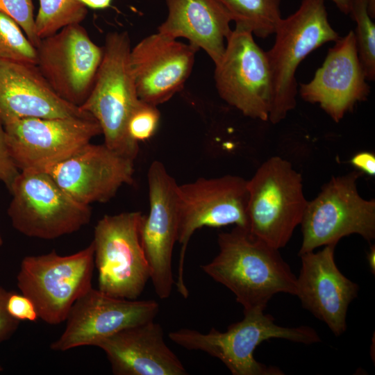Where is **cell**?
Segmentation results:
<instances>
[{"label":"cell","instance_id":"6da1fadb","mask_svg":"<svg viewBox=\"0 0 375 375\" xmlns=\"http://www.w3.org/2000/svg\"><path fill=\"white\" fill-rule=\"evenodd\" d=\"M219 253L203 271L229 289L244 312L264 310L277 293L296 295L297 277L276 249L235 226L219 233Z\"/></svg>","mask_w":375,"mask_h":375},{"label":"cell","instance_id":"7a4b0ae2","mask_svg":"<svg viewBox=\"0 0 375 375\" xmlns=\"http://www.w3.org/2000/svg\"><path fill=\"white\" fill-rule=\"evenodd\" d=\"M131 44L126 32L109 33L92 90L80 106L99 123L104 144L134 160L139 144L128 134L129 118L139 103L130 62Z\"/></svg>","mask_w":375,"mask_h":375},{"label":"cell","instance_id":"3957f363","mask_svg":"<svg viewBox=\"0 0 375 375\" xmlns=\"http://www.w3.org/2000/svg\"><path fill=\"white\" fill-rule=\"evenodd\" d=\"M244 316L225 332L214 328L206 333L181 328L170 332L169 338L188 350L204 351L219 359L233 375L283 374L278 367L267 366L254 358L256 348L263 341L281 338L304 344L321 341L312 328L278 326L272 315L261 310L244 312Z\"/></svg>","mask_w":375,"mask_h":375},{"label":"cell","instance_id":"277c9868","mask_svg":"<svg viewBox=\"0 0 375 375\" xmlns=\"http://www.w3.org/2000/svg\"><path fill=\"white\" fill-rule=\"evenodd\" d=\"M273 47L266 53L272 77L269 120L284 119L297 103V69L312 51L340 37L328 22L325 0H301L299 8L281 19Z\"/></svg>","mask_w":375,"mask_h":375},{"label":"cell","instance_id":"5b68a950","mask_svg":"<svg viewBox=\"0 0 375 375\" xmlns=\"http://www.w3.org/2000/svg\"><path fill=\"white\" fill-rule=\"evenodd\" d=\"M247 188L248 231L276 249L284 247L308 203L301 175L288 160L273 156L247 181Z\"/></svg>","mask_w":375,"mask_h":375},{"label":"cell","instance_id":"8992f818","mask_svg":"<svg viewBox=\"0 0 375 375\" xmlns=\"http://www.w3.org/2000/svg\"><path fill=\"white\" fill-rule=\"evenodd\" d=\"M94 267V247L67 256L55 250L24 257L17 276L21 293L33 303L38 318L56 325L65 322L75 301L90 290Z\"/></svg>","mask_w":375,"mask_h":375},{"label":"cell","instance_id":"52a82bcc","mask_svg":"<svg viewBox=\"0 0 375 375\" xmlns=\"http://www.w3.org/2000/svg\"><path fill=\"white\" fill-rule=\"evenodd\" d=\"M9 191L8 217L13 228L27 237L56 239L91 219L90 206L74 199L47 172L20 171Z\"/></svg>","mask_w":375,"mask_h":375},{"label":"cell","instance_id":"ba28073f","mask_svg":"<svg viewBox=\"0 0 375 375\" xmlns=\"http://www.w3.org/2000/svg\"><path fill=\"white\" fill-rule=\"evenodd\" d=\"M142 217L137 211L106 215L94 227L98 290L109 296L137 299L150 279L140 239Z\"/></svg>","mask_w":375,"mask_h":375},{"label":"cell","instance_id":"9c48e42d","mask_svg":"<svg viewBox=\"0 0 375 375\" xmlns=\"http://www.w3.org/2000/svg\"><path fill=\"white\" fill-rule=\"evenodd\" d=\"M247 181L233 175L206 178L177 186L178 235L181 245L177 281L178 292L189 295L184 281V260L188 242L203 226L222 227L230 224L247 228Z\"/></svg>","mask_w":375,"mask_h":375},{"label":"cell","instance_id":"30bf717a","mask_svg":"<svg viewBox=\"0 0 375 375\" xmlns=\"http://www.w3.org/2000/svg\"><path fill=\"white\" fill-rule=\"evenodd\" d=\"M361 172L332 177L319 194L308 201L301 221L303 240L299 255L321 246L337 244L343 237L358 234L375 238V200L362 198L357 188Z\"/></svg>","mask_w":375,"mask_h":375},{"label":"cell","instance_id":"8fae6325","mask_svg":"<svg viewBox=\"0 0 375 375\" xmlns=\"http://www.w3.org/2000/svg\"><path fill=\"white\" fill-rule=\"evenodd\" d=\"M3 126L10 155L19 171L47 172L101 134L91 115L24 118Z\"/></svg>","mask_w":375,"mask_h":375},{"label":"cell","instance_id":"7c38bea8","mask_svg":"<svg viewBox=\"0 0 375 375\" xmlns=\"http://www.w3.org/2000/svg\"><path fill=\"white\" fill-rule=\"evenodd\" d=\"M215 81L220 97L244 115L269 120L272 77L264 51L249 30L235 26L224 53L215 64Z\"/></svg>","mask_w":375,"mask_h":375},{"label":"cell","instance_id":"4fadbf2b","mask_svg":"<svg viewBox=\"0 0 375 375\" xmlns=\"http://www.w3.org/2000/svg\"><path fill=\"white\" fill-rule=\"evenodd\" d=\"M36 51V66L55 93L80 107L92 90L103 47L81 24H73L41 39Z\"/></svg>","mask_w":375,"mask_h":375},{"label":"cell","instance_id":"5bb4252c","mask_svg":"<svg viewBox=\"0 0 375 375\" xmlns=\"http://www.w3.org/2000/svg\"><path fill=\"white\" fill-rule=\"evenodd\" d=\"M147 182L149 211L142 215L140 239L154 290L165 299L175 285L172 263L178 235V184L158 160L150 165Z\"/></svg>","mask_w":375,"mask_h":375},{"label":"cell","instance_id":"9a60e30c","mask_svg":"<svg viewBox=\"0 0 375 375\" xmlns=\"http://www.w3.org/2000/svg\"><path fill=\"white\" fill-rule=\"evenodd\" d=\"M158 311L159 305L153 300L117 298L92 288L73 304L65 331L50 348L65 351L96 346L121 330L153 320Z\"/></svg>","mask_w":375,"mask_h":375},{"label":"cell","instance_id":"2e32d148","mask_svg":"<svg viewBox=\"0 0 375 375\" xmlns=\"http://www.w3.org/2000/svg\"><path fill=\"white\" fill-rule=\"evenodd\" d=\"M133 161L104 144L89 142L47 173L74 199L90 206L109 201L133 183Z\"/></svg>","mask_w":375,"mask_h":375},{"label":"cell","instance_id":"e0dca14e","mask_svg":"<svg viewBox=\"0 0 375 375\" xmlns=\"http://www.w3.org/2000/svg\"><path fill=\"white\" fill-rule=\"evenodd\" d=\"M197 51L158 32L142 39L130 53L139 99L156 106L169 100L190 75Z\"/></svg>","mask_w":375,"mask_h":375},{"label":"cell","instance_id":"ac0fdd59","mask_svg":"<svg viewBox=\"0 0 375 375\" xmlns=\"http://www.w3.org/2000/svg\"><path fill=\"white\" fill-rule=\"evenodd\" d=\"M360 62L355 33L350 31L328 49L313 78L301 84L302 99L318 103L333 121L339 122L355 105L367 99L369 87Z\"/></svg>","mask_w":375,"mask_h":375},{"label":"cell","instance_id":"d6986e66","mask_svg":"<svg viewBox=\"0 0 375 375\" xmlns=\"http://www.w3.org/2000/svg\"><path fill=\"white\" fill-rule=\"evenodd\" d=\"M335 245L328 244L317 252L299 255L301 267L297 278L296 295L304 308L339 336L347 329L348 307L357 297L359 288L338 268Z\"/></svg>","mask_w":375,"mask_h":375},{"label":"cell","instance_id":"ffe728a7","mask_svg":"<svg viewBox=\"0 0 375 375\" xmlns=\"http://www.w3.org/2000/svg\"><path fill=\"white\" fill-rule=\"evenodd\" d=\"M90 114L59 97L36 65L0 61V122Z\"/></svg>","mask_w":375,"mask_h":375},{"label":"cell","instance_id":"44dd1931","mask_svg":"<svg viewBox=\"0 0 375 375\" xmlns=\"http://www.w3.org/2000/svg\"><path fill=\"white\" fill-rule=\"evenodd\" d=\"M115 375H185L188 372L164 341L153 320L121 330L99 341Z\"/></svg>","mask_w":375,"mask_h":375},{"label":"cell","instance_id":"7402d4cb","mask_svg":"<svg viewBox=\"0 0 375 375\" xmlns=\"http://www.w3.org/2000/svg\"><path fill=\"white\" fill-rule=\"evenodd\" d=\"M166 20L158 33L176 39L184 38L197 49H203L217 64L232 30V18L218 0H165Z\"/></svg>","mask_w":375,"mask_h":375},{"label":"cell","instance_id":"603a6c76","mask_svg":"<svg viewBox=\"0 0 375 375\" xmlns=\"http://www.w3.org/2000/svg\"><path fill=\"white\" fill-rule=\"evenodd\" d=\"M235 22L253 35L265 38L274 34L282 19L281 0H218Z\"/></svg>","mask_w":375,"mask_h":375},{"label":"cell","instance_id":"cb8c5ba5","mask_svg":"<svg viewBox=\"0 0 375 375\" xmlns=\"http://www.w3.org/2000/svg\"><path fill=\"white\" fill-rule=\"evenodd\" d=\"M356 23L355 33L358 58L367 81L375 79V1L356 0L349 12Z\"/></svg>","mask_w":375,"mask_h":375},{"label":"cell","instance_id":"d4e9b609","mask_svg":"<svg viewBox=\"0 0 375 375\" xmlns=\"http://www.w3.org/2000/svg\"><path fill=\"white\" fill-rule=\"evenodd\" d=\"M0 61L36 65L37 51L20 26L0 12Z\"/></svg>","mask_w":375,"mask_h":375},{"label":"cell","instance_id":"484cf974","mask_svg":"<svg viewBox=\"0 0 375 375\" xmlns=\"http://www.w3.org/2000/svg\"><path fill=\"white\" fill-rule=\"evenodd\" d=\"M160 117L156 106L140 100L128 122L130 138L138 144L151 138L156 131Z\"/></svg>","mask_w":375,"mask_h":375},{"label":"cell","instance_id":"4316f807","mask_svg":"<svg viewBox=\"0 0 375 375\" xmlns=\"http://www.w3.org/2000/svg\"><path fill=\"white\" fill-rule=\"evenodd\" d=\"M0 12L13 19L36 48L40 39L35 32L32 0H0Z\"/></svg>","mask_w":375,"mask_h":375},{"label":"cell","instance_id":"83f0119b","mask_svg":"<svg viewBox=\"0 0 375 375\" xmlns=\"http://www.w3.org/2000/svg\"><path fill=\"white\" fill-rule=\"evenodd\" d=\"M6 307L10 315L19 321L35 322L38 319L33 303L22 294L10 292Z\"/></svg>","mask_w":375,"mask_h":375},{"label":"cell","instance_id":"f1b7e54d","mask_svg":"<svg viewBox=\"0 0 375 375\" xmlns=\"http://www.w3.org/2000/svg\"><path fill=\"white\" fill-rule=\"evenodd\" d=\"M19 172L10 155L4 126L0 122V181L8 190Z\"/></svg>","mask_w":375,"mask_h":375},{"label":"cell","instance_id":"f546056e","mask_svg":"<svg viewBox=\"0 0 375 375\" xmlns=\"http://www.w3.org/2000/svg\"><path fill=\"white\" fill-rule=\"evenodd\" d=\"M10 292L0 286V343L14 334L20 322L11 316L7 310L6 303Z\"/></svg>","mask_w":375,"mask_h":375},{"label":"cell","instance_id":"4dcf8cb0","mask_svg":"<svg viewBox=\"0 0 375 375\" xmlns=\"http://www.w3.org/2000/svg\"><path fill=\"white\" fill-rule=\"evenodd\" d=\"M351 163L369 176L375 174V156L368 151H362L355 154L351 159Z\"/></svg>","mask_w":375,"mask_h":375},{"label":"cell","instance_id":"1f68e13d","mask_svg":"<svg viewBox=\"0 0 375 375\" xmlns=\"http://www.w3.org/2000/svg\"><path fill=\"white\" fill-rule=\"evenodd\" d=\"M344 14L349 15L356 0H331ZM374 1L375 0H372Z\"/></svg>","mask_w":375,"mask_h":375},{"label":"cell","instance_id":"d6a6232c","mask_svg":"<svg viewBox=\"0 0 375 375\" xmlns=\"http://www.w3.org/2000/svg\"><path fill=\"white\" fill-rule=\"evenodd\" d=\"M367 260L372 272L374 274L375 272V248L374 246L372 247L370 251L367 255Z\"/></svg>","mask_w":375,"mask_h":375},{"label":"cell","instance_id":"836d02e7","mask_svg":"<svg viewBox=\"0 0 375 375\" xmlns=\"http://www.w3.org/2000/svg\"><path fill=\"white\" fill-rule=\"evenodd\" d=\"M3 239L1 238V236L0 235V247L3 244Z\"/></svg>","mask_w":375,"mask_h":375},{"label":"cell","instance_id":"e575fe53","mask_svg":"<svg viewBox=\"0 0 375 375\" xmlns=\"http://www.w3.org/2000/svg\"><path fill=\"white\" fill-rule=\"evenodd\" d=\"M1 370H2V368H1V367H0V371H1Z\"/></svg>","mask_w":375,"mask_h":375}]
</instances>
